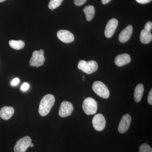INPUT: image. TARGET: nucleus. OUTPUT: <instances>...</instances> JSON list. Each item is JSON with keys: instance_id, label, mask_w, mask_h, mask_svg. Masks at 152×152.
<instances>
[{"instance_id": "obj_11", "label": "nucleus", "mask_w": 152, "mask_h": 152, "mask_svg": "<svg viewBox=\"0 0 152 152\" xmlns=\"http://www.w3.org/2000/svg\"><path fill=\"white\" fill-rule=\"evenodd\" d=\"M131 121L132 118L129 114H126L122 117L118 129L120 133H124L128 130L130 126Z\"/></svg>"}, {"instance_id": "obj_29", "label": "nucleus", "mask_w": 152, "mask_h": 152, "mask_svg": "<svg viewBox=\"0 0 152 152\" xmlns=\"http://www.w3.org/2000/svg\"><path fill=\"white\" fill-rule=\"evenodd\" d=\"M5 1H6V0H0V3L3 2Z\"/></svg>"}, {"instance_id": "obj_9", "label": "nucleus", "mask_w": 152, "mask_h": 152, "mask_svg": "<svg viewBox=\"0 0 152 152\" xmlns=\"http://www.w3.org/2000/svg\"><path fill=\"white\" fill-rule=\"evenodd\" d=\"M118 20L115 18H113L110 20L107 23L104 34L107 38H111L113 35L118 25Z\"/></svg>"}, {"instance_id": "obj_17", "label": "nucleus", "mask_w": 152, "mask_h": 152, "mask_svg": "<svg viewBox=\"0 0 152 152\" xmlns=\"http://www.w3.org/2000/svg\"><path fill=\"white\" fill-rule=\"evenodd\" d=\"M86 18L88 21H90L94 18L95 13L94 7L92 5H88L85 7L83 10Z\"/></svg>"}, {"instance_id": "obj_27", "label": "nucleus", "mask_w": 152, "mask_h": 152, "mask_svg": "<svg viewBox=\"0 0 152 152\" xmlns=\"http://www.w3.org/2000/svg\"><path fill=\"white\" fill-rule=\"evenodd\" d=\"M111 0H102V3L103 4H108L109 2H110Z\"/></svg>"}, {"instance_id": "obj_2", "label": "nucleus", "mask_w": 152, "mask_h": 152, "mask_svg": "<svg viewBox=\"0 0 152 152\" xmlns=\"http://www.w3.org/2000/svg\"><path fill=\"white\" fill-rule=\"evenodd\" d=\"M78 68L86 74H91L97 70L98 65L97 63L94 61L86 62L81 60L78 64Z\"/></svg>"}, {"instance_id": "obj_21", "label": "nucleus", "mask_w": 152, "mask_h": 152, "mask_svg": "<svg viewBox=\"0 0 152 152\" xmlns=\"http://www.w3.org/2000/svg\"><path fill=\"white\" fill-rule=\"evenodd\" d=\"M152 28V23L151 22H148L145 25V29L146 31L149 32H151Z\"/></svg>"}, {"instance_id": "obj_5", "label": "nucleus", "mask_w": 152, "mask_h": 152, "mask_svg": "<svg viewBox=\"0 0 152 152\" xmlns=\"http://www.w3.org/2000/svg\"><path fill=\"white\" fill-rule=\"evenodd\" d=\"M43 50L35 51L33 52L32 56L30 60L29 64L32 67H39L43 65L45 61Z\"/></svg>"}, {"instance_id": "obj_23", "label": "nucleus", "mask_w": 152, "mask_h": 152, "mask_svg": "<svg viewBox=\"0 0 152 152\" xmlns=\"http://www.w3.org/2000/svg\"><path fill=\"white\" fill-rule=\"evenodd\" d=\"M29 88V85L28 83H24L21 87V90L23 91H26Z\"/></svg>"}, {"instance_id": "obj_25", "label": "nucleus", "mask_w": 152, "mask_h": 152, "mask_svg": "<svg viewBox=\"0 0 152 152\" xmlns=\"http://www.w3.org/2000/svg\"><path fill=\"white\" fill-rule=\"evenodd\" d=\"M19 82H20V80L18 78H15L11 82V84L13 86H17V85L18 84Z\"/></svg>"}, {"instance_id": "obj_13", "label": "nucleus", "mask_w": 152, "mask_h": 152, "mask_svg": "<svg viewBox=\"0 0 152 152\" xmlns=\"http://www.w3.org/2000/svg\"><path fill=\"white\" fill-rule=\"evenodd\" d=\"M131 61L130 56L126 53L118 55L115 58V62L118 66H122L129 64Z\"/></svg>"}, {"instance_id": "obj_7", "label": "nucleus", "mask_w": 152, "mask_h": 152, "mask_svg": "<svg viewBox=\"0 0 152 152\" xmlns=\"http://www.w3.org/2000/svg\"><path fill=\"white\" fill-rule=\"evenodd\" d=\"M73 110L72 104L67 101H64L60 106L59 115L62 118L69 116L72 113Z\"/></svg>"}, {"instance_id": "obj_22", "label": "nucleus", "mask_w": 152, "mask_h": 152, "mask_svg": "<svg viewBox=\"0 0 152 152\" xmlns=\"http://www.w3.org/2000/svg\"><path fill=\"white\" fill-rule=\"evenodd\" d=\"M87 0H74V4L77 6H81L86 3Z\"/></svg>"}, {"instance_id": "obj_15", "label": "nucleus", "mask_w": 152, "mask_h": 152, "mask_svg": "<svg viewBox=\"0 0 152 152\" xmlns=\"http://www.w3.org/2000/svg\"><path fill=\"white\" fill-rule=\"evenodd\" d=\"M144 91V87L142 84H139L136 86L134 92V97L136 102H139L141 100Z\"/></svg>"}, {"instance_id": "obj_18", "label": "nucleus", "mask_w": 152, "mask_h": 152, "mask_svg": "<svg viewBox=\"0 0 152 152\" xmlns=\"http://www.w3.org/2000/svg\"><path fill=\"white\" fill-rule=\"evenodd\" d=\"M25 43L22 40L15 41L11 40L9 42V45L12 48L19 50L23 49L25 46Z\"/></svg>"}, {"instance_id": "obj_10", "label": "nucleus", "mask_w": 152, "mask_h": 152, "mask_svg": "<svg viewBox=\"0 0 152 152\" xmlns=\"http://www.w3.org/2000/svg\"><path fill=\"white\" fill-rule=\"evenodd\" d=\"M57 37L60 40L66 43L73 42L75 37L73 34L67 30H61L57 33Z\"/></svg>"}, {"instance_id": "obj_20", "label": "nucleus", "mask_w": 152, "mask_h": 152, "mask_svg": "<svg viewBox=\"0 0 152 152\" xmlns=\"http://www.w3.org/2000/svg\"><path fill=\"white\" fill-rule=\"evenodd\" d=\"M139 152H152L151 147L146 143L142 144L140 147Z\"/></svg>"}, {"instance_id": "obj_28", "label": "nucleus", "mask_w": 152, "mask_h": 152, "mask_svg": "<svg viewBox=\"0 0 152 152\" xmlns=\"http://www.w3.org/2000/svg\"><path fill=\"white\" fill-rule=\"evenodd\" d=\"M34 144L31 143V145H30V147H31V148H33V147H34Z\"/></svg>"}, {"instance_id": "obj_8", "label": "nucleus", "mask_w": 152, "mask_h": 152, "mask_svg": "<svg viewBox=\"0 0 152 152\" xmlns=\"http://www.w3.org/2000/svg\"><path fill=\"white\" fill-rule=\"evenodd\" d=\"M92 123L95 130L102 131L103 130L106 126L105 119L102 114H96L93 118Z\"/></svg>"}, {"instance_id": "obj_19", "label": "nucleus", "mask_w": 152, "mask_h": 152, "mask_svg": "<svg viewBox=\"0 0 152 152\" xmlns=\"http://www.w3.org/2000/svg\"><path fill=\"white\" fill-rule=\"evenodd\" d=\"M63 0H50L48 4L49 8L50 10H54L58 8L61 5Z\"/></svg>"}, {"instance_id": "obj_16", "label": "nucleus", "mask_w": 152, "mask_h": 152, "mask_svg": "<svg viewBox=\"0 0 152 152\" xmlns=\"http://www.w3.org/2000/svg\"><path fill=\"white\" fill-rule=\"evenodd\" d=\"M140 40L143 44L149 43L152 41V35L151 32L145 29L142 30L140 35Z\"/></svg>"}, {"instance_id": "obj_6", "label": "nucleus", "mask_w": 152, "mask_h": 152, "mask_svg": "<svg viewBox=\"0 0 152 152\" xmlns=\"http://www.w3.org/2000/svg\"><path fill=\"white\" fill-rule=\"evenodd\" d=\"M32 140L29 136H26L18 140L14 147L15 152H25L31 144Z\"/></svg>"}, {"instance_id": "obj_12", "label": "nucleus", "mask_w": 152, "mask_h": 152, "mask_svg": "<svg viewBox=\"0 0 152 152\" xmlns=\"http://www.w3.org/2000/svg\"><path fill=\"white\" fill-rule=\"evenodd\" d=\"M133 29L132 26L129 25L121 32L119 36V40L121 43L128 42L132 34Z\"/></svg>"}, {"instance_id": "obj_26", "label": "nucleus", "mask_w": 152, "mask_h": 152, "mask_svg": "<svg viewBox=\"0 0 152 152\" xmlns=\"http://www.w3.org/2000/svg\"><path fill=\"white\" fill-rule=\"evenodd\" d=\"M137 2L141 4H146L151 2L152 0H136Z\"/></svg>"}, {"instance_id": "obj_3", "label": "nucleus", "mask_w": 152, "mask_h": 152, "mask_svg": "<svg viewBox=\"0 0 152 152\" xmlns=\"http://www.w3.org/2000/svg\"><path fill=\"white\" fill-rule=\"evenodd\" d=\"M92 89L98 96L104 99H107L110 96V91L107 87L102 82H95L93 83Z\"/></svg>"}, {"instance_id": "obj_14", "label": "nucleus", "mask_w": 152, "mask_h": 152, "mask_svg": "<svg viewBox=\"0 0 152 152\" xmlns=\"http://www.w3.org/2000/svg\"><path fill=\"white\" fill-rule=\"evenodd\" d=\"M14 109L12 107H4L2 108L0 111V116L3 119L8 120L10 119L14 115Z\"/></svg>"}, {"instance_id": "obj_1", "label": "nucleus", "mask_w": 152, "mask_h": 152, "mask_svg": "<svg viewBox=\"0 0 152 152\" xmlns=\"http://www.w3.org/2000/svg\"><path fill=\"white\" fill-rule=\"evenodd\" d=\"M55 102L54 96L52 94H47L44 96L41 100L39 112L42 116H46L50 113Z\"/></svg>"}, {"instance_id": "obj_4", "label": "nucleus", "mask_w": 152, "mask_h": 152, "mask_svg": "<svg viewBox=\"0 0 152 152\" xmlns=\"http://www.w3.org/2000/svg\"><path fill=\"white\" fill-rule=\"evenodd\" d=\"M83 109L87 115H93L96 113L97 110V104L92 98H86L83 102Z\"/></svg>"}, {"instance_id": "obj_24", "label": "nucleus", "mask_w": 152, "mask_h": 152, "mask_svg": "<svg viewBox=\"0 0 152 152\" xmlns=\"http://www.w3.org/2000/svg\"><path fill=\"white\" fill-rule=\"evenodd\" d=\"M148 102L150 105L152 104V89L151 90L148 95Z\"/></svg>"}]
</instances>
